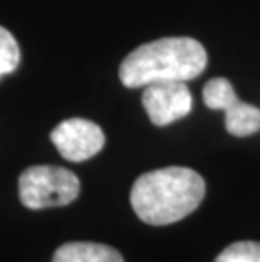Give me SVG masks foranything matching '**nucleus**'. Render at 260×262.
Returning a JSON list of instances; mask_svg holds the SVG:
<instances>
[{
    "mask_svg": "<svg viewBox=\"0 0 260 262\" xmlns=\"http://www.w3.org/2000/svg\"><path fill=\"white\" fill-rule=\"evenodd\" d=\"M206 185L196 171L181 166L144 172L132 186L130 203L149 225H169L186 219L204 198Z\"/></svg>",
    "mask_w": 260,
    "mask_h": 262,
    "instance_id": "nucleus-1",
    "label": "nucleus"
},
{
    "mask_svg": "<svg viewBox=\"0 0 260 262\" xmlns=\"http://www.w3.org/2000/svg\"><path fill=\"white\" fill-rule=\"evenodd\" d=\"M208 63L204 46L193 37H160L146 42L122 61L119 76L127 88L157 81H187L200 76Z\"/></svg>",
    "mask_w": 260,
    "mask_h": 262,
    "instance_id": "nucleus-2",
    "label": "nucleus"
},
{
    "mask_svg": "<svg viewBox=\"0 0 260 262\" xmlns=\"http://www.w3.org/2000/svg\"><path fill=\"white\" fill-rule=\"evenodd\" d=\"M80 180L59 166H31L19 176L20 203L29 210L64 206L80 194Z\"/></svg>",
    "mask_w": 260,
    "mask_h": 262,
    "instance_id": "nucleus-3",
    "label": "nucleus"
},
{
    "mask_svg": "<svg viewBox=\"0 0 260 262\" xmlns=\"http://www.w3.org/2000/svg\"><path fill=\"white\" fill-rule=\"evenodd\" d=\"M203 100L209 108L223 110L225 127L231 136L247 137L260 130V110L243 103L226 78H211L203 88Z\"/></svg>",
    "mask_w": 260,
    "mask_h": 262,
    "instance_id": "nucleus-4",
    "label": "nucleus"
},
{
    "mask_svg": "<svg viewBox=\"0 0 260 262\" xmlns=\"http://www.w3.org/2000/svg\"><path fill=\"white\" fill-rule=\"evenodd\" d=\"M51 141L66 161L81 163L91 159L105 146V134L100 125L86 119H66L51 132Z\"/></svg>",
    "mask_w": 260,
    "mask_h": 262,
    "instance_id": "nucleus-5",
    "label": "nucleus"
},
{
    "mask_svg": "<svg viewBox=\"0 0 260 262\" xmlns=\"http://www.w3.org/2000/svg\"><path fill=\"white\" fill-rule=\"evenodd\" d=\"M142 105L154 125L164 127L193 110V95L186 81H157L146 86Z\"/></svg>",
    "mask_w": 260,
    "mask_h": 262,
    "instance_id": "nucleus-6",
    "label": "nucleus"
},
{
    "mask_svg": "<svg viewBox=\"0 0 260 262\" xmlns=\"http://www.w3.org/2000/svg\"><path fill=\"white\" fill-rule=\"evenodd\" d=\"M53 262H124L117 249L97 242L63 244L53 255Z\"/></svg>",
    "mask_w": 260,
    "mask_h": 262,
    "instance_id": "nucleus-7",
    "label": "nucleus"
},
{
    "mask_svg": "<svg viewBox=\"0 0 260 262\" xmlns=\"http://www.w3.org/2000/svg\"><path fill=\"white\" fill-rule=\"evenodd\" d=\"M20 61L19 44L12 32L0 26V78L10 75L17 70Z\"/></svg>",
    "mask_w": 260,
    "mask_h": 262,
    "instance_id": "nucleus-8",
    "label": "nucleus"
},
{
    "mask_svg": "<svg viewBox=\"0 0 260 262\" xmlns=\"http://www.w3.org/2000/svg\"><path fill=\"white\" fill-rule=\"evenodd\" d=\"M215 262H260V242H235L228 245Z\"/></svg>",
    "mask_w": 260,
    "mask_h": 262,
    "instance_id": "nucleus-9",
    "label": "nucleus"
}]
</instances>
